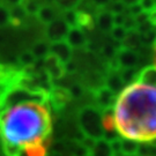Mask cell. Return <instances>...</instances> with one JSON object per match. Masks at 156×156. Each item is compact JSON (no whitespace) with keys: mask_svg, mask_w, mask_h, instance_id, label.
<instances>
[{"mask_svg":"<svg viewBox=\"0 0 156 156\" xmlns=\"http://www.w3.org/2000/svg\"><path fill=\"white\" fill-rule=\"evenodd\" d=\"M51 116L48 106L36 101H21L0 110V138L7 156H20L24 151L48 146Z\"/></svg>","mask_w":156,"mask_h":156,"instance_id":"6da1fadb","label":"cell"},{"mask_svg":"<svg viewBox=\"0 0 156 156\" xmlns=\"http://www.w3.org/2000/svg\"><path fill=\"white\" fill-rule=\"evenodd\" d=\"M113 109L115 127L124 139L146 144L156 139V88L129 84L118 95Z\"/></svg>","mask_w":156,"mask_h":156,"instance_id":"7a4b0ae2","label":"cell"},{"mask_svg":"<svg viewBox=\"0 0 156 156\" xmlns=\"http://www.w3.org/2000/svg\"><path fill=\"white\" fill-rule=\"evenodd\" d=\"M79 131L90 139H102L104 129L102 126L101 111L94 105H86L78 113Z\"/></svg>","mask_w":156,"mask_h":156,"instance_id":"3957f363","label":"cell"},{"mask_svg":"<svg viewBox=\"0 0 156 156\" xmlns=\"http://www.w3.org/2000/svg\"><path fill=\"white\" fill-rule=\"evenodd\" d=\"M68 30H69V27L62 19H56L46 26L45 35L51 43L60 42V41H65Z\"/></svg>","mask_w":156,"mask_h":156,"instance_id":"277c9868","label":"cell"},{"mask_svg":"<svg viewBox=\"0 0 156 156\" xmlns=\"http://www.w3.org/2000/svg\"><path fill=\"white\" fill-rule=\"evenodd\" d=\"M116 60H117L119 69L123 68H134L139 65L140 57L139 55L133 50L126 49L124 46H119L116 53Z\"/></svg>","mask_w":156,"mask_h":156,"instance_id":"5b68a950","label":"cell"},{"mask_svg":"<svg viewBox=\"0 0 156 156\" xmlns=\"http://www.w3.org/2000/svg\"><path fill=\"white\" fill-rule=\"evenodd\" d=\"M117 95H115L112 91L106 88L105 86L101 87L94 91V98L96 102V108L101 111L106 108H113L117 101Z\"/></svg>","mask_w":156,"mask_h":156,"instance_id":"8992f818","label":"cell"},{"mask_svg":"<svg viewBox=\"0 0 156 156\" xmlns=\"http://www.w3.org/2000/svg\"><path fill=\"white\" fill-rule=\"evenodd\" d=\"M72 100L68 89L62 87H52L49 93V100L55 110H62Z\"/></svg>","mask_w":156,"mask_h":156,"instance_id":"52a82bcc","label":"cell"},{"mask_svg":"<svg viewBox=\"0 0 156 156\" xmlns=\"http://www.w3.org/2000/svg\"><path fill=\"white\" fill-rule=\"evenodd\" d=\"M44 67L45 73L50 79H60L65 74V65L50 53L44 59Z\"/></svg>","mask_w":156,"mask_h":156,"instance_id":"ba28073f","label":"cell"},{"mask_svg":"<svg viewBox=\"0 0 156 156\" xmlns=\"http://www.w3.org/2000/svg\"><path fill=\"white\" fill-rule=\"evenodd\" d=\"M72 48L67 44L65 41L60 42H53L49 45V53L58 58L60 62L65 65L68 62H71L72 58Z\"/></svg>","mask_w":156,"mask_h":156,"instance_id":"9c48e42d","label":"cell"},{"mask_svg":"<svg viewBox=\"0 0 156 156\" xmlns=\"http://www.w3.org/2000/svg\"><path fill=\"white\" fill-rule=\"evenodd\" d=\"M65 42L72 49H83L88 45V38L86 37L83 30L78 28H69L66 35Z\"/></svg>","mask_w":156,"mask_h":156,"instance_id":"30bf717a","label":"cell"},{"mask_svg":"<svg viewBox=\"0 0 156 156\" xmlns=\"http://www.w3.org/2000/svg\"><path fill=\"white\" fill-rule=\"evenodd\" d=\"M104 86L115 95L118 96V94H120L125 86L120 79L119 71H106V75L104 76Z\"/></svg>","mask_w":156,"mask_h":156,"instance_id":"8fae6325","label":"cell"},{"mask_svg":"<svg viewBox=\"0 0 156 156\" xmlns=\"http://www.w3.org/2000/svg\"><path fill=\"white\" fill-rule=\"evenodd\" d=\"M136 83L156 88V65L146 66L139 71Z\"/></svg>","mask_w":156,"mask_h":156,"instance_id":"7c38bea8","label":"cell"},{"mask_svg":"<svg viewBox=\"0 0 156 156\" xmlns=\"http://www.w3.org/2000/svg\"><path fill=\"white\" fill-rule=\"evenodd\" d=\"M113 14H111L108 9H101L96 15V24L100 30L104 34H109L113 27Z\"/></svg>","mask_w":156,"mask_h":156,"instance_id":"4fadbf2b","label":"cell"},{"mask_svg":"<svg viewBox=\"0 0 156 156\" xmlns=\"http://www.w3.org/2000/svg\"><path fill=\"white\" fill-rule=\"evenodd\" d=\"M89 156H113L110 144L104 139H98L95 141V145L90 149Z\"/></svg>","mask_w":156,"mask_h":156,"instance_id":"5bb4252c","label":"cell"},{"mask_svg":"<svg viewBox=\"0 0 156 156\" xmlns=\"http://www.w3.org/2000/svg\"><path fill=\"white\" fill-rule=\"evenodd\" d=\"M120 155L124 156H139L140 144L129 139H122L120 146Z\"/></svg>","mask_w":156,"mask_h":156,"instance_id":"9a60e30c","label":"cell"},{"mask_svg":"<svg viewBox=\"0 0 156 156\" xmlns=\"http://www.w3.org/2000/svg\"><path fill=\"white\" fill-rule=\"evenodd\" d=\"M101 119H102V126L104 131H113L115 127V109L113 108H106L101 111Z\"/></svg>","mask_w":156,"mask_h":156,"instance_id":"2e32d148","label":"cell"},{"mask_svg":"<svg viewBox=\"0 0 156 156\" xmlns=\"http://www.w3.org/2000/svg\"><path fill=\"white\" fill-rule=\"evenodd\" d=\"M122 46L136 52V51L141 48L140 35L136 33L135 30H133V31H128V33L126 34V37H125L124 41L122 42Z\"/></svg>","mask_w":156,"mask_h":156,"instance_id":"e0dca14e","label":"cell"},{"mask_svg":"<svg viewBox=\"0 0 156 156\" xmlns=\"http://www.w3.org/2000/svg\"><path fill=\"white\" fill-rule=\"evenodd\" d=\"M36 14H37L39 21L46 26L52 22L53 20H56V12L53 9V7H51V6H41Z\"/></svg>","mask_w":156,"mask_h":156,"instance_id":"ac0fdd59","label":"cell"},{"mask_svg":"<svg viewBox=\"0 0 156 156\" xmlns=\"http://www.w3.org/2000/svg\"><path fill=\"white\" fill-rule=\"evenodd\" d=\"M138 74H139V71L136 67L134 68H123L119 71V75H120V79L123 81L124 86H129V84L135 83L136 79H138Z\"/></svg>","mask_w":156,"mask_h":156,"instance_id":"d6986e66","label":"cell"},{"mask_svg":"<svg viewBox=\"0 0 156 156\" xmlns=\"http://www.w3.org/2000/svg\"><path fill=\"white\" fill-rule=\"evenodd\" d=\"M76 23H78V28L80 29H93V27H94L93 17H91L89 13H86V12H78V14H76Z\"/></svg>","mask_w":156,"mask_h":156,"instance_id":"ffe728a7","label":"cell"},{"mask_svg":"<svg viewBox=\"0 0 156 156\" xmlns=\"http://www.w3.org/2000/svg\"><path fill=\"white\" fill-rule=\"evenodd\" d=\"M140 42H141V46L154 49V46L156 45V28H153L148 33L140 35Z\"/></svg>","mask_w":156,"mask_h":156,"instance_id":"44dd1931","label":"cell"},{"mask_svg":"<svg viewBox=\"0 0 156 156\" xmlns=\"http://www.w3.org/2000/svg\"><path fill=\"white\" fill-rule=\"evenodd\" d=\"M30 52L36 59H45L49 55V44H46L45 42H39L36 45H34L33 50Z\"/></svg>","mask_w":156,"mask_h":156,"instance_id":"7402d4cb","label":"cell"},{"mask_svg":"<svg viewBox=\"0 0 156 156\" xmlns=\"http://www.w3.org/2000/svg\"><path fill=\"white\" fill-rule=\"evenodd\" d=\"M119 46H116V45L111 44V43H106L104 44L102 48H101V55L103 58H105L106 60H111L116 57V53H117V49Z\"/></svg>","mask_w":156,"mask_h":156,"instance_id":"603a6c76","label":"cell"},{"mask_svg":"<svg viewBox=\"0 0 156 156\" xmlns=\"http://www.w3.org/2000/svg\"><path fill=\"white\" fill-rule=\"evenodd\" d=\"M56 2V5L62 9V11H72V9H75L80 2L82 0H53Z\"/></svg>","mask_w":156,"mask_h":156,"instance_id":"cb8c5ba5","label":"cell"},{"mask_svg":"<svg viewBox=\"0 0 156 156\" xmlns=\"http://www.w3.org/2000/svg\"><path fill=\"white\" fill-rule=\"evenodd\" d=\"M126 34L127 31L125 30L124 27L122 26H113L112 29L110 30V35H111V38L115 41V42H118L122 44V42L124 41V38L126 37Z\"/></svg>","mask_w":156,"mask_h":156,"instance_id":"d4e9b609","label":"cell"},{"mask_svg":"<svg viewBox=\"0 0 156 156\" xmlns=\"http://www.w3.org/2000/svg\"><path fill=\"white\" fill-rule=\"evenodd\" d=\"M109 9L108 11L110 12L111 14H125V12H126V6L124 5L123 2L120 1V0H118V1H113V2H110L109 4Z\"/></svg>","mask_w":156,"mask_h":156,"instance_id":"484cf974","label":"cell"},{"mask_svg":"<svg viewBox=\"0 0 156 156\" xmlns=\"http://www.w3.org/2000/svg\"><path fill=\"white\" fill-rule=\"evenodd\" d=\"M35 62H36V58L33 56V53H31L30 51H29V52H24V53L21 55V57H20V62L26 67L34 66Z\"/></svg>","mask_w":156,"mask_h":156,"instance_id":"4316f807","label":"cell"},{"mask_svg":"<svg viewBox=\"0 0 156 156\" xmlns=\"http://www.w3.org/2000/svg\"><path fill=\"white\" fill-rule=\"evenodd\" d=\"M123 27L125 28L126 31H133V30H136V27H138V24L135 22V19L132 16H129L126 14V16H125V21L123 23Z\"/></svg>","mask_w":156,"mask_h":156,"instance_id":"83f0119b","label":"cell"},{"mask_svg":"<svg viewBox=\"0 0 156 156\" xmlns=\"http://www.w3.org/2000/svg\"><path fill=\"white\" fill-rule=\"evenodd\" d=\"M140 6L145 13H149L156 8V0H140Z\"/></svg>","mask_w":156,"mask_h":156,"instance_id":"f1b7e54d","label":"cell"},{"mask_svg":"<svg viewBox=\"0 0 156 156\" xmlns=\"http://www.w3.org/2000/svg\"><path fill=\"white\" fill-rule=\"evenodd\" d=\"M69 94H71V97L72 98H80L82 94H83V89H82V86L78 83L72 84V87L68 89Z\"/></svg>","mask_w":156,"mask_h":156,"instance_id":"f546056e","label":"cell"},{"mask_svg":"<svg viewBox=\"0 0 156 156\" xmlns=\"http://www.w3.org/2000/svg\"><path fill=\"white\" fill-rule=\"evenodd\" d=\"M90 155V151L87 149L84 146H82L81 144H76L74 149H73V154L72 156H89Z\"/></svg>","mask_w":156,"mask_h":156,"instance_id":"4dcf8cb0","label":"cell"},{"mask_svg":"<svg viewBox=\"0 0 156 156\" xmlns=\"http://www.w3.org/2000/svg\"><path fill=\"white\" fill-rule=\"evenodd\" d=\"M8 22H11L9 19V12L4 6H0V27H4Z\"/></svg>","mask_w":156,"mask_h":156,"instance_id":"1f68e13d","label":"cell"},{"mask_svg":"<svg viewBox=\"0 0 156 156\" xmlns=\"http://www.w3.org/2000/svg\"><path fill=\"white\" fill-rule=\"evenodd\" d=\"M126 14L127 15H129V16L132 17H135L138 16V15H140L141 13H144V11H142V8H141V6H140V4H136V5H133V6H129V7H127L126 8Z\"/></svg>","mask_w":156,"mask_h":156,"instance_id":"d6a6232c","label":"cell"},{"mask_svg":"<svg viewBox=\"0 0 156 156\" xmlns=\"http://www.w3.org/2000/svg\"><path fill=\"white\" fill-rule=\"evenodd\" d=\"M120 138V135L118 133L116 129H113V131H104V133H103V136H102V139H104L105 141H108L109 144L113 141V140L116 139H119Z\"/></svg>","mask_w":156,"mask_h":156,"instance_id":"836d02e7","label":"cell"},{"mask_svg":"<svg viewBox=\"0 0 156 156\" xmlns=\"http://www.w3.org/2000/svg\"><path fill=\"white\" fill-rule=\"evenodd\" d=\"M125 16H126V13L125 14H115L113 15V26H122L123 27V23L125 21Z\"/></svg>","mask_w":156,"mask_h":156,"instance_id":"e575fe53","label":"cell"},{"mask_svg":"<svg viewBox=\"0 0 156 156\" xmlns=\"http://www.w3.org/2000/svg\"><path fill=\"white\" fill-rule=\"evenodd\" d=\"M93 4L96 7H98L100 9H104L106 6L110 4V0H91Z\"/></svg>","mask_w":156,"mask_h":156,"instance_id":"d590c367","label":"cell"},{"mask_svg":"<svg viewBox=\"0 0 156 156\" xmlns=\"http://www.w3.org/2000/svg\"><path fill=\"white\" fill-rule=\"evenodd\" d=\"M147 15H148V22L151 23L153 27L156 28V8L153 9L151 12H149Z\"/></svg>","mask_w":156,"mask_h":156,"instance_id":"8d00e7d4","label":"cell"},{"mask_svg":"<svg viewBox=\"0 0 156 156\" xmlns=\"http://www.w3.org/2000/svg\"><path fill=\"white\" fill-rule=\"evenodd\" d=\"M76 71V65L72 62H68L65 64V73H74Z\"/></svg>","mask_w":156,"mask_h":156,"instance_id":"74e56055","label":"cell"},{"mask_svg":"<svg viewBox=\"0 0 156 156\" xmlns=\"http://www.w3.org/2000/svg\"><path fill=\"white\" fill-rule=\"evenodd\" d=\"M65 148H66V146L64 145L62 142H56L53 145V151L55 153H62L65 151Z\"/></svg>","mask_w":156,"mask_h":156,"instance_id":"f35d334b","label":"cell"},{"mask_svg":"<svg viewBox=\"0 0 156 156\" xmlns=\"http://www.w3.org/2000/svg\"><path fill=\"white\" fill-rule=\"evenodd\" d=\"M124 5L126 7H129V6L136 5V4H140V0H120Z\"/></svg>","mask_w":156,"mask_h":156,"instance_id":"ab89813d","label":"cell"},{"mask_svg":"<svg viewBox=\"0 0 156 156\" xmlns=\"http://www.w3.org/2000/svg\"><path fill=\"white\" fill-rule=\"evenodd\" d=\"M154 50H155V60H156V45L154 46Z\"/></svg>","mask_w":156,"mask_h":156,"instance_id":"60d3db41","label":"cell"},{"mask_svg":"<svg viewBox=\"0 0 156 156\" xmlns=\"http://www.w3.org/2000/svg\"><path fill=\"white\" fill-rule=\"evenodd\" d=\"M142 156H153V155H142Z\"/></svg>","mask_w":156,"mask_h":156,"instance_id":"b9f144b4","label":"cell"}]
</instances>
